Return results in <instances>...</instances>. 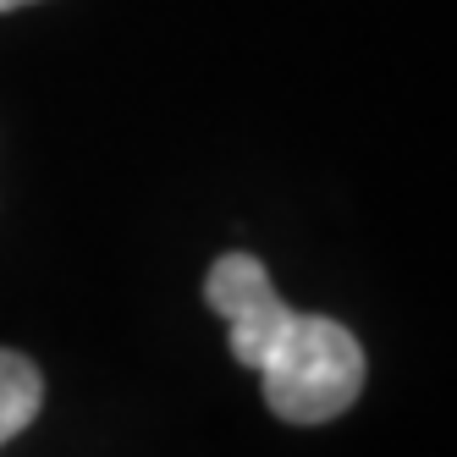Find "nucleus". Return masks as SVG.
Here are the masks:
<instances>
[{
  "instance_id": "f257e3e1",
  "label": "nucleus",
  "mask_w": 457,
  "mask_h": 457,
  "mask_svg": "<svg viewBox=\"0 0 457 457\" xmlns=\"http://www.w3.org/2000/svg\"><path fill=\"white\" fill-rule=\"evenodd\" d=\"M265 403L287 424H325L358 403L364 391V347L347 325L325 314H298L287 309L253 347Z\"/></svg>"
},
{
  "instance_id": "f03ea898",
  "label": "nucleus",
  "mask_w": 457,
  "mask_h": 457,
  "mask_svg": "<svg viewBox=\"0 0 457 457\" xmlns=\"http://www.w3.org/2000/svg\"><path fill=\"white\" fill-rule=\"evenodd\" d=\"M45 408V375L34 358H22L12 347H0V446L22 436Z\"/></svg>"
},
{
  "instance_id": "7ed1b4c3",
  "label": "nucleus",
  "mask_w": 457,
  "mask_h": 457,
  "mask_svg": "<svg viewBox=\"0 0 457 457\" xmlns=\"http://www.w3.org/2000/svg\"><path fill=\"white\" fill-rule=\"evenodd\" d=\"M17 6H34V0H0V12H17Z\"/></svg>"
}]
</instances>
